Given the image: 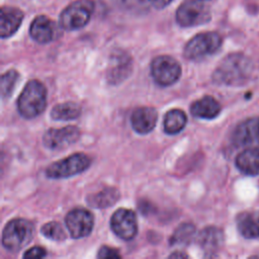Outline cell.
<instances>
[{"instance_id": "obj_16", "label": "cell", "mask_w": 259, "mask_h": 259, "mask_svg": "<svg viewBox=\"0 0 259 259\" xmlns=\"http://www.w3.org/2000/svg\"><path fill=\"white\" fill-rule=\"evenodd\" d=\"M23 19V12L15 7L4 6L1 9L0 34L2 38L11 36L19 28Z\"/></svg>"}, {"instance_id": "obj_14", "label": "cell", "mask_w": 259, "mask_h": 259, "mask_svg": "<svg viewBox=\"0 0 259 259\" xmlns=\"http://www.w3.org/2000/svg\"><path fill=\"white\" fill-rule=\"evenodd\" d=\"M132 72V59L126 54L120 52L114 54L110 59L109 68L107 70V81L116 85L125 80Z\"/></svg>"}, {"instance_id": "obj_3", "label": "cell", "mask_w": 259, "mask_h": 259, "mask_svg": "<svg viewBox=\"0 0 259 259\" xmlns=\"http://www.w3.org/2000/svg\"><path fill=\"white\" fill-rule=\"evenodd\" d=\"M33 225L25 219H13L9 221L2 232V245L12 253L23 249L32 239Z\"/></svg>"}, {"instance_id": "obj_17", "label": "cell", "mask_w": 259, "mask_h": 259, "mask_svg": "<svg viewBox=\"0 0 259 259\" xmlns=\"http://www.w3.org/2000/svg\"><path fill=\"white\" fill-rule=\"evenodd\" d=\"M200 248L207 254L218 252L224 243V233L217 227H206L197 236Z\"/></svg>"}, {"instance_id": "obj_27", "label": "cell", "mask_w": 259, "mask_h": 259, "mask_svg": "<svg viewBox=\"0 0 259 259\" xmlns=\"http://www.w3.org/2000/svg\"><path fill=\"white\" fill-rule=\"evenodd\" d=\"M113 2L123 10L140 13L148 9L149 0H113Z\"/></svg>"}, {"instance_id": "obj_31", "label": "cell", "mask_w": 259, "mask_h": 259, "mask_svg": "<svg viewBox=\"0 0 259 259\" xmlns=\"http://www.w3.org/2000/svg\"><path fill=\"white\" fill-rule=\"evenodd\" d=\"M169 257H171V258H186V257H188V255L184 252H175V253H172Z\"/></svg>"}, {"instance_id": "obj_19", "label": "cell", "mask_w": 259, "mask_h": 259, "mask_svg": "<svg viewBox=\"0 0 259 259\" xmlns=\"http://www.w3.org/2000/svg\"><path fill=\"white\" fill-rule=\"evenodd\" d=\"M236 166L246 175H259V148L250 147L241 152L236 158Z\"/></svg>"}, {"instance_id": "obj_1", "label": "cell", "mask_w": 259, "mask_h": 259, "mask_svg": "<svg viewBox=\"0 0 259 259\" xmlns=\"http://www.w3.org/2000/svg\"><path fill=\"white\" fill-rule=\"evenodd\" d=\"M255 73L254 62L247 56L235 53L228 55L217 67L212 81L219 85L242 86L247 84Z\"/></svg>"}, {"instance_id": "obj_9", "label": "cell", "mask_w": 259, "mask_h": 259, "mask_svg": "<svg viewBox=\"0 0 259 259\" xmlns=\"http://www.w3.org/2000/svg\"><path fill=\"white\" fill-rule=\"evenodd\" d=\"M66 227L74 239L87 237L92 232L94 217L91 211L85 208H74L65 218Z\"/></svg>"}, {"instance_id": "obj_8", "label": "cell", "mask_w": 259, "mask_h": 259, "mask_svg": "<svg viewBox=\"0 0 259 259\" xmlns=\"http://www.w3.org/2000/svg\"><path fill=\"white\" fill-rule=\"evenodd\" d=\"M210 11L198 0L183 2L176 11V20L180 26L192 27L204 24L210 20Z\"/></svg>"}, {"instance_id": "obj_28", "label": "cell", "mask_w": 259, "mask_h": 259, "mask_svg": "<svg viewBox=\"0 0 259 259\" xmlns=\"http://www.w3.org/2000/svg\"><path fill=\"white\" fill-rule=\"evenodd\" d=\"M98 258H119L120 254L117 249L108 247V246H102L97 254Z\"/></svg>"}, {"instance_id": "obj_15", "label": "cell", "mask_w": 259, "mask_h": 259, "mask_svg": "<svg viewBox=\"0 0 259 259\" xmlns=\"http://www.w3.org/2000/svg\"><path fill=\"white\" fill-rule=\"evenodd\" d=\"M158 113L153 107H138L131 115V124L135 132L141 135L151 133L156 126Z\"/></svg>"}, {"instance_id": "obj_4", "label": "cell", "mask_w": 259, "mask_h": 259, "mask_svg": "<svg viewBox=\"0 0 259 259\" xmlns=\"http://www.w3.org/2000/svg\"><path fill=\"white\" fill-rule=\"evenodd\" d=\"M222 36L214 31L201 32L194 35L184 47L183 55L191 61H198L213 55L222 47Z\"/></svg>"}, {"instance_id": "obj_23", "label": "cell", "mask_w": 259, "mask_h": 259, "mask_svg": "<svg viewBox=\"0 0 259 259\" xmlns=\"http://www.w3.org/2000/svg\"><path fill=\"white\" fill-rule=\"evenodd\" d=\"M80 114V105L72 101L59 103L51 110V117L55 120H73L79 117Z\"/></svg>"}, {"instance_id": "obj_29", "label": "cell", "mask_w": 259, "mask_h": 259, "mask_svg": "<svg viewBox=\"0 0 259 259\" xmlns=\"http://www.w3.org/2000/svg\"><path fill=\"white\" fill-rule=\"evenodd\" d=\"M46 255H47V251L45 250V248L35 246L25 251L23 253V258H42Z\"/></svg>"}, {"instance_id": "obj_20", "label": "cell", "mask_w": 259, "mask_h": 259, "mask_svg": "<svg viewBox=\"0 0 259 259\" xmlns=\"http://www.w3.org/2000/svg\"><path fill=\"white\" fill-rule=\"evenodd\" d=\"M237 228L244 238H259V211L240 213L237 218Z\"/></svg>"}, {"instance_id": "obj_25", "label": "cell", "mask_w": 259, "mask_h": 259, "mask_svg": "<svg viewBox=\"0 0 259 259\" xmlns=\"http://www.w3.org/2000/svg\"><path fill=\"white\" fill-rule=\"evenodd\" d=\"M19 79V74L15 70L6 71L1 77V96L9 98L14 91V87Z\"/></svg>"}, {"instance_id": "obj_30", "label": "cell", "mask_w": 259, "mask_h": 259, "mask_svg": "<svg viewBox=\"0 0 259 259\" xmlns=\"http://www.w3.org/2000/svg\"><path fill=\"white\" fill-rule=\"evenodd\" d=\"M172 0H149V3L157 9H162L166 7L168 4H170Z\"/></svg>"}, {"instance_id": "obj_7", "label": "cell", "mask_w": 259, "mask_h": 259, "mask_svg": "<svg viewBox=\"0 0 259 259\" xmlns=\"http://www.w3.org/2000/svg\"><path fill=\"white\" fill-rule=\"evenodd\" d=\"M151 75L160 86H170L181 76L180 64L170 56H158L151 63Z\"/></svg>"}, {"instance_id": "obj_11", "label": "cell", "mask_w": 259, "mask_h": 259, "mask_svg": "<svg viewBox=\"0 0 259 259\" xmlns=\"http://www.w3.org/2000/svg\"><path fill=\"white\" fill-rule=\"evenodd\" d=\"M80 138V131L75 125L48 130L44 137V145L51 150H62L75 144Z\"/></svg>"}, {"instance_id": "obj_2", "label": "cell", "mask_w": 259, "mask_h": 259, "mask_svg": "<svg viewBox=\"0 0 259 259\" xmlns=\"http://www.w3.org/2000/svg\"><path fill=\"white\" fill-rule=\"evenodd\" d=\"M47 106V88L38 80L28 81L17 99L19 114L31 119L44 112Z\"/></svg>"}, {"instance_id": "obj_13", "label": "cell", "mask_w": 259, "mask_h": 259, "mask_svg": "<svg viewBox=\"0 0 259 259\" xmlns=\"http://www.w3.org/2000/svg\"><path fill=\"white\" fill-rule=\"evenodd\" d=\"M30 36L38 44H48L56 39L58 27L56 23L45 15L36 16L29 27Z\"/></svg>"}, {"instance_id": "obj_12", "label": "cell", "mask_w": 259, "mask_h": 259, "mask_svg": "<svg viewBox=\"0 0 259 259\" xmlns=\"http://www.w3.org/2000/svg\"><path fill=\"white\" fill-rule=\"evenodd\" d=\"M232 142L237 147L253 146L259 143V118H249L239 123L233 132Z\"/></svg>"}, {"instance_id": "obj_10", "label": "cell", "mask_w": 259, "mask_h": 259, "mask_svg": "<svg viewBox=\"0 0 259 259\" xmlns=\"http://www.w3.org/2000/svg\"><path fill=\"white\" fill-rule=\"evenodd\" d=\"M112 232L120 239L130 241L138 233V222L136 213L127 208L116 209L110 219Z\"/></svg>"}, {"instance_id": "obj_5", "label": "cell", "mask_w": 259, "mask_h": 259, "mask_svg": "<svg viewBox=\"0 0 259 259\" xmlns=\"http://www.w3.org/2000/svg\"><path fill=\"white\" fill-rule=\"evenodd\" d=\"M94 10L91 0H77L68 5L60 15V25L65 30H77L90 20Z\"/></svg>"}, {"instance_id": "obj_18", "label": "cell", "mask_w": 259, "mask_h": 259, "mask_svg": "<svg viewBox=\"0 0 259 259\" xmlns=\"http://www.w3.org/2000/svg\"><path fill=\"white\" fill-rule=\"evenodd\" d=\"M220 102L212 96H204L194 101L190 106V112L193 116L203 119H212L221 112Z\"/></svg>"}, {"instance_id": "obj_22", "label": "cell", "mask_w": 259, "mask_h": 259, "mask_svg": "<svg viewBox=\"0 0 259 259\" xmlns=\"http://www.w3.org/2000/svg\"><path fill=\"white\" fill-rule=\"evenodd\" d=\"M186 122L187 116L183 110L177 108L171 109L164 116V132L168 135H176L184 128Z\"/></svg>"}, {"instance_id": "obj_21", "label": "cell", "mask_w": 259, "mask_h": 259, "mask_svg": "<svg viewBox=\"0 0 259 259\" xmlns=\"http://www.w3.org/2000/svg\"><path fill=\"white\" fill-rule=\"evenodd\" d=\"M120 193L115 187H105L101 191L88 195L87 203L94 208H106L119 199Z\"/></svg>"}, {"instance_id": "obj_6", "label": "cell", "mask_w": 259, "mask_h": 259, "mask_svg": "<svg viewBox=\"0 0 259 259\" xmlns=\"http://www.w3.org/2000/svg\"><path fill=\"white\" fill-rule=\"evenodd\" d=\"M90 158L84 153H75L56 161L46 169V175L52 179L68 178L84 172L90 166Z\"/></svg>"}, {"instance_id": "obj_24", "label": "cell", "mask_w": 259, "mask_h": 259, "mask_svg": "<svg viewBox=\"0 0 259 259\" xmlns=\"http://www.w3.org/2000/svg\"><path fill=\"white\" fill-rule=\"evenodd\" d=\"M195 237V227L192 224L189 223H183L177 227V229L174 231L171 239H170V245H181L186 246L189 245Z\"/></svg>"}, {"instance_id": "obj_26", "label": "cell", "mask_w": 259, "mask_h": 259, "mask_svg": "<svg viewBox=\"0 0 259 259\" xmlns=\"http://www.w3.org/2000/svg\"><path fill=\"white\" fill-rule=\"evenodd\" d=\"M40 233L46 238L57 242H61L66 239V233L61 224L58 222H50L45 224L40 229Z\"/></svg>"}]
</instances>
